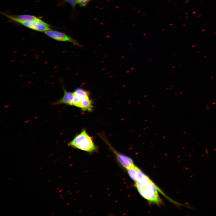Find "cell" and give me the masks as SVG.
Returning <instances> with one entry per match:
<instances>
[{
  "label": "cell",
  "mask_w": 216,
  "mask_h": 216,
  "mask_svg": "<svg viewBox=\"0 0 216 216\" xmlns=\"http://www.w3.org/2000/svg\"><path fill=\"white\" fill-rule=\"evenodd\" d=\"M134 185L140 194L149 202L158 205L162 204L159 192L173 203L175 201L170 199L139 168L137 169L136 180Z\"/></svg>",
  "instance_id": "obj_1"
},
{
  "label": "cell",
  "mask_w": 216,
  "mask_h": 216,
  "mask_svg": "<svg viewBox=\"0 0 216 216\" xmlns=\"http://www.w3.org/2000/svg\"><path fill=\"white\" fill-rule=\"evenodd\" d=\"M68 145L69 146L90 154L96 152L98 149L93 137L88 134L85 129H82L80 133L76 134L68 143Z\"/></svg>",
  "instance_id": "obj_2"
},
{
  "label": "cell",
  "mask_w": 216,
  "mask_h": 216,
  "mask_svg": "<svg viewBox=\"0 0 216 216\" xmlns=\"http://www.w3.org/2000/svg\"><path fill=\"white\" fill-rule=\"evenodd\" d=\"M73 93L74 106L83 111L92 112L93 110V102L90 98L89 91L78 88H76Z\"/></svg>",
  "instance_id": "obj_3"
},
{
  "label": "cell",
  "mask_w": 216,
  "mask_h": 216,
  "mask_svg": "<svg viewBox=\"0 0 216 216\" xmlns=\"http://www.w3.org/2000/svg\"><path fill=\"white\" fill-rule=\"evenodd\" d=\"M1 14L12 21L34 31L44 32L52 29L51 27L52 26L45 22H43L36 21L21 20L14 17L11 14L4 12Z\"/></svg>",
  "instance_id": "obj_4"
},
{
  "label": "cell",
  "mask_w": 216,
  "mask_h": 216,
  "mask_svg": "<svg viewBox=\"0 0 216 216\" xmlns=\"http://www.w3.org/2000/svg\"><path fill=\"white\" fill-rule=\"evenodd\" d=\"M100 136L107 145L109 149L113 153L118 163L123 168L127 170L135 165L131 158L118 152L115 149L103 134H100Z\"/></svg>",
  "instance_id": "obj_5"
},
{
  "label": "cell",
  "mask_w": 216,
  "mask_h": 216,
  "mask_svg": "<svg viewBox=\"0 0 216 216\" xmlns=\"http://www.w3.org/2000/svg\"><path fill=\"white\" fill-rule=\"evenodd\" d=\"M44 33L48 36L55 40L59 41L69 42L75 46H82L75 39L63 32L52 29Z\"/></svg>",
  "instance_id": "obj_6"
},
{
  "label": "cell",
  "mask_w": 216,
  "mask_h": 216,
  "mask_svg": "<svg viewBox=\"0 0 216 216\" xmlns=\"http://www.w3.org/2000/svg\"><path fill=\"white\" fill-rule=\"evenodd\" d=\"M64 91V95L63 97L59 100L52 102L51 104L55 106L61 104H64L68 105L74 106L73 93L68 91L64 86H63Z\"/></svg>",
  "instance_id": "obj_7"
},
{
  "label": "cell",
  "mask_w": 216,
  "mask_h": 216,
  "mask_svg": "<svg viewBox=\"0 0 216 216\" xmlns=\"http://www.w3.org/2000/svg\"><path fill=\"white\" fill-rule=\"evenodd\" d=\"M11 15L14 17L21 20L36 21L43 22H45L38 17L34 15L27 14L18 15Z\"/></svg>",
  "instance_id": "obj_8"
},
{
  "label": "cell",
  "mask_w": 216,
  "mask_h": 216,
  "mask_svg": "<svg viewBox=\"0 0 216 216\" xmlns=\"http://www.w3.org/2000/svg\"><path fill=\"white\" fill-rule=\"evenodd\" d=\"M66 3L69 4L74 10L78 4V0H61L59 3V5H62Z\"/></svg>",
  "instance_id": "obj_9"
},
{
  "label": "cell",
  "mask_w": 216,
  "mask_h": 216,
  "mask_svg": "<svg viewBox=\"0 0 216 216\" xmlns=\"http://www.w3.org/2000/svg\"><path fill=\"white\" fill-rule=\"evenodd\" d=\"M93 0H78V4L81 7L86 6L90 1Z\"/></svg>",
  "instance_id": "obj_10"
},
{
  "label": "cell",
  "mask_w": 216,
  "mask_h": 216,
  "mask_svg": "<svg viewBox=\"0 0 216 216\" xmlns=\"http://www.w3.org/2000/svg\"><path fill=\"white\" fill-rule=\"evenodd\" d=\"M189 1V0H186V2L187 3H188V2Z\"/></svg>",
  "instance_id": "obj_11"
}]
</instances>
